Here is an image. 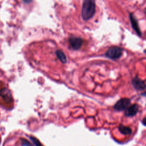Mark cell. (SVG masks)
I'll return each instance as SVG.
<instances>
[{
  "instance_id": "cell-1",
  "label": "cell",
  "mask_w": 146,
  "mask_h": 146,
  "mask_svg": "<svg viewBox=\"0 0 146 146\" xmlns=\"http://www.w3.org/2000/svg\"><path fill=\"white\" fill-rule=\"evenodd\" d=\"M95 13V3L94 1H84L82 8V17L83 20L88 21L94 16Z\"/></svg>"
},
{
  "instance_id": "cell-2",
  "label": "cell",
  "mask_w": 146,
  "mask_h": 146,
  "mask_svg": "<svg viewBox=\"0 0 146 146\" xmlns=\"http://www.w3.org/2000/svg\"><path fill=\"white\" fill-rule=\"evenodd\" d=\"M11 96L10 91L3 84L0 86V103L3 105L10 103Z\"/></svg>"
},
{
  "instance_id": "cell-3",
  "label": "cell",
  "mask_w": 146,
  "mask_h": 146,
  "mask_svg": "<svg viewBox=\"0 0 146 146\" xmlns=\"http://www.w3.org/2000/svg\"><path fill=\"white\" fill-rule=\"evenodd\" d=\"M122 54V49L117 46L111 47L106 53V56L112 59H119Z\"/></svg>"
},
{
  "instance_id": "cell-4",
  "label": "cell",
  "mask_w": 146,
  "mask_h": 146,
  "mask_svg": "<svg viewBox=\"0 0 146 146\" xmlns=\"http://www.w3.org/2000/svg\"><path fill=\"white\" fill-rule=\"evenodd\" d=\"M130 104V100L128 98H123L119 100L114 106V109L116 111H123L126 109Z\"/></svg>"
},
{
  "instance_id": "cell-5",
  "label": "cell",
  "mask_w": 146,
  "mask_h": 146,
  "mask_svg": "<svg viewBox=\"0 0 146 146\" xmlns=\"http://www.w3.org/2000/svg\"><path fill=\"white\" fill-rule=\"evenodd\" d=\"M69 42L72 47V48L74 50H78L80 48L83 40L80 38L76 37H71L69 39Z\"/></svg>"
},
{
  "instance_id": "cell-6",
  "label": "cell",
  "mask_w": 146,
  "mask_h": 146,
  "mask_svg": "<svg viewBox=\"0 0 146 146\" xmlns=\"http://www.w3.org/2000/svg\"><path fill=\"white\" fill-rule=\"evenodd\" d=\"M139 110V106L138 105L135 104H133L129 107H128L124 112V114L127 117H132L135 116Z\"/></svg>"
},
{
  "instance_id": "cell-7",
  "label": "cell",
  "mask_w": 146,
  "mask_h": 146,
  "mask_svg": "<svg viewBox=\"0 0 146 146\" xmlns=\"http://www.w3.org/2000/svg\"><path fill=\"white\" fill-rule=\"evenodd\" d=\"M132 85L134 88L137 90H143L145 88L144 82L137 77H135L132 80Z\"/></svg>"
},
{
  "instance_id": "cell-8",
  "label": "cell",
  "mask_w": 146,
  "mask_h": 146,
  "mask_svg": "<svg viewBox=\"0 0 146 146\" xmlns=\"http://www.w3.org/2000/svg\"><path fill=\"white\" fill-rule=\"evenodd\" d=\"M130 21H131V25L133 29L135 30V31L138 34L139 36H141V33H140V29L139 28L137 22L132 14H130Z\"/></svg>"
},
{
  "instance_id": "cell-9",
  "label": "cell",
  "mask_w": 146,
  "mask_h": 146,
  "mask_svg": "<svg viewBox=\"0 0 146 146\" xmlns=\"http://www.w3.org/2000/svg\"><path fill=\"white\" fill-rule=\"evenodd\" d=\"M119 131L123 135H130L132 133V129L128 127L120 124L119 127Z\"/></svg>"
},
{
  "instance_id": "cell-10",
  "label": "cell",
  "mask_w": 146,
  "mask_h": 146,
  "mask_svg": "<svg viewBox=\"0 0 146 146\" xmlns=\"http://www.w3.org/2000/svg\"><path fill=\"white\" fill-rule=\"evenodd\" d=\"M56 56L58 57V58L61 61V62H62L63 63H65L67 62V58L66 56L65 55V54L60 50H58L56 52Z\"/></svg>"
},
{
  "instance_id": "cell-11",
  "label": "cell",
  "mask_w": 146,
  "mask_h": 146,
  "mask_svg": "<svg viewBox=\"0 0 146 146\" xmlns=\"http://www.w3.org/2000/svg\"><path fill=\"white\" fill-rule=\"evenodd\" d=\"M29 137H30V139H31V140L33 142L35 146H43V145L40 143V141H39L36 138H35V137L32 136H29Z\"/></svg>"
},
{
  "instance_id": "cell-12",
  "label": "cell",
  "mask_w": 146,
  "mask_h": 146,
  "mask_svg": "<svg viewBox=\"0 0 146 146\" xmlns=\"http://www.w3.org/2000/svg\"><path fill=\"white\" fill-rule=\"evenodd\" d=\"M21 142H22L21 144H22V146H33L31 144V143L28 140H27L26 139H21Z\"/></svg>"
},
{
  "instance_id": "cell-13",
  "label": "cell",
  "mask_w": 146,
  "mask_h": 146,
  "mask_svg": "<svg viewBox=\"0 0 146 146\" xmlns=\"http://www.w3.org/2000/svg\"><path fill=\"white\" fill-rule=\"evenodd\" d=\"M0 143H1V137H0Z\"/></svg>"
}]
</instances>
